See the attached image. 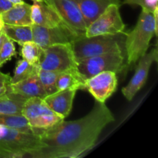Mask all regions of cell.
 <instances>
[{"instance_id":"obj_2","label":"cell","mask_w":158,"mask_h":158,"mask_svg":"<svg viewBox=\"0 0 158 158\" xmlns=\"http://www.w3.org/2000/svg\"><path fill=\"white\" fill-rule=\"evenodd\" d=\"M158 10L154 12L142 9L137 24L126 34L124 42L127 65L135 64L148 51L151 40L157 35Z\"/></svg>"},{"instance_id":"obj_24","label":"cell","mask_w":158,"mask_h":158,"mask_svg":"<svg viewBox=\"0 0 158 158\" xmlns=\"http://www.w3.org/2000/svg\"><path fill=\"white\" fill-rule=\"evenodd\" d=\"M59 73L50 70H45L39 67L38 77L42 86L46 92V96L56 93L57 91L56 82Z\"/></svg>"},{"instance_id":"obj_19","label":"cell","mask_w":158,"mask_h":158,"mask_svg":"<svg viewBox=\"0 0 158 158\" xmlns=\"http://www.w3.org/2000/svg\"><path fill=\"white\" fill-rule=\"evenodd\" d=\"M57 91L66 89H86L85 80L79 74L77 69L59 73L56 82Z\"/></svg>"},{"instance_id":"obj_17","label":"cell","mask_w":158,"mask_h":158,"mask_svg":"<svg viewBox=\"0 0 158 158\" xmlns=\"http://www.w3.org/2000/svg\"><path fill=\"white\" fill-rule=\"evenodd\" d=\"M5 24L13 26H32L31 6L26 2L15 4L1 15Z\"/></svg>"},{"instance_id":"obj_18","label":"cell","mask_w":158,"mask_h":158,"mask_svg":"<svg viewBox=\"0 0 158 158\" xmlns=\"http://www.w3.org/2000/svg\"><path fill=\"white\" fill-rule=\"evenodd\" d=\"M27 98L9 92L0 97V114L5 115H22V110Z\"/></svg>"},{"instance_id":"obj_15","label":"cell","mask_w":158,"mask_h":158,"mask_svg":"<svg viewBox=\"0 0 158 158\" xmlns=\"http://www.w3.org/2000/svg\"><path fill=\"white\" fill-rule=\"evenodd\" d=\"M7 91L19 94L27 99L31 97H40L43 99L46 96L39 79L38 71L21 81L10 83Z\"/></svg>"},{"instance_id":"obj_6","label":"cell","mask_w":158,"mask_h":158,"mask_svg":"<svg viewBox=\"0 0 158 158\" xmlns=\"http://www.w3.org/2000/svg\"><path fill=\"white\" fill-rule=\"evenodd\" d=\"M22 115L37 135L40 131L49 129L64 120L53 112L40 97L28 98L23 105Z\"/></svg>"},{"instance_id":"obj_13","label":"cell","mask_w":158,"mask_h":158,"mask_svg":"<svg viewBox=\"0 0 158 158\" xmlns=\"http://www.w3.org/2000/svg\"><path fill=\"white\" fill-rule=\"evenodd\" d=\"M31 17L33 24L43 27H53L64 23L56 10L43 1H33L31 6Z\"/></svg>"},{"instance_id":"obj_11","label":"cell","mask_w":158,"mask_h":158,"mask_svg":"<svg viewBox=\"0 0 158 158\" xmlns=\"http://www.w3.org/2000/svg\"><path fill=\"white\" fill-rule=\"evenodd\" d=\"M157 49L154 48L139 59L134 75L129 83L122 89V94L127 100H132L138 91L144 86L153 63L157 61Z\"/></svg>"},{"instance_id":"obj_28","label":"cell","mask_w":158,"mask_h":158,"mask_svg":"<svg viewBox=\"0 0 158 158\" xmlns=\"http://www.w3.org/2000/svg\"><path fill=\"white\" fill-rule=\"evenodd\" d=\"M143 0H124V4L132 5V6H141Z\"/></svg>"},{"instance_id":"obj_29","label":"cell","mask_w":158,"mask_h":158,"mask_svg":"<svg viewBox=\"0 0 158 158\" xmlns=\"http://www.w3.org/2000/svg\"><path fill=\"white\" fill-rule=\"evenodd\" d=\"M9 1L11 2L12 3L13 5H15V4H19V3H22L23 2V0H9Z\"/></svg>"},{"instance_id":"obj_16","label":"cell","mask_w":158,"mask_h":158,"mask_svg":"<svg viewBox=\"0 0 158 158\" xmlns=\"http://www.w3.org/2000/svg\"><path fill=\"white\" fill-rule=\"evenodd\" d=\"M80 9L86 27L110 5H120V0H73Z\"/></svg>"},{"instance_id":"obj_23","label":"cell","mask_w":158,"mask_h":158,"mask_svg":"<svg viewBox=\"0 0 158 158\" xmlns=\"http://www.w3.org/2000/svg\"><path fill=\"white\" fill-rule=\"evenodd\" d=\"M20 56L23 60H26L29 63L38 65L40 60L41 48L33 41H28L20 45Z\"/></svg>"},{"instance_id":"obj_8","label":"cell","mask_w":158,"mask_h":158,"mask_svg":"<svg viewBox=\"0 0 158 158\" xmlns=\"http://www.w3.org/2000/svg\"><path fill=\"white\" fill-rule=\"evenodd\" d=\"M118 4H111L94 19L85 31L87 37L96 35H117L123 32L125 24L122 19Z\"/></svg>"},{"instance_id":"obj_1","label":"cell","mask_w":158,"mask_h":158,"mask_svg":"<svg viewBox=\"0 0 158 158\" xmlns=\"http://www.w3.org/2000/svg\"><path fill=\"white\" fill-rule=\"evenodd\" d=\"M114 117L105 103L96 101L92 110L78 120H64L39 133L42 146L26 157L76 158L90 150Z\"/></svg>"},{"instance_id":"obj_12","label":"cell","mask_w":158,"mask_h":158,"mask_svg":"<svg viewBox=\"0 0 158 158\" xmlns=\"http://www.w3.org/2000/svg\"><path fill=\"white\" fill-rule=\"evenodd\" d=\"M63 21L79 34H84L86 25L77 5L73 0H47Z\"/></svg>"},{"instance_id":"obj_26","label":"cell","mask_w":158,"mask_h":158,"mask_svg":"<svg viewBox=\"0 0 158 158\" xmlns=\"http://www.w3.org/2000/svg\"><path fill=\"white\" fill-rule=\"evenodd\" d=\"M11 77L9 74L3 73L0 71V97L6 94L9 85L11 83Z\"/></svg>"},{"instance_id":"obj_7","label":"cell","mask_w":158,"mask_h":158,"mask_svg":"<svg viewBox=\"0 0 158 158\" xmlns=\"http://www.w3.org/2000/svg\"><path fill=\"white\" fill-rule=\"evenodd\" d=\"M38 66L42 69L56 73L77 69L72 44H55L41 48Z\"/></svg>"},{"instance_id":"obj_14","label":"cell","mask_w":158,"mask_h":158,"mask_svg":"<svg viewBox=\"0 0 158 158\" xmlns=\"http://www.w3.org/2000/svg\"><path fill=\"white\" fill-rule=\"evenodd\" d=\"M77 90L75 89L56 91V93L46 96L43 100L53 112L62 118L65 119L69 116L72 110Z\"/></svg>"},{"instance_id":"obj_30","label":"cell","mask_w":158,"mask_h":158,"mask_svg":"<svg viewBox=\"0 0 158 158\" xmlns=\"http://www.w3.org/2000/svg\"><path fill=\"white\" fill-rule=\"evenodd\" d=\"M4 25H5L4 22H3L2 19L1 15H0V31H2V29H3V26H4Z\"/></svg>"},{"instance_id":"obj_9","label":"cell","mask_w":158,"mask_h":158,"mask_svg":"<svg viewBox=\"0 0 158 158\" xmlns=\"http://www.w3.org/2000/svg\"><path fill=\"white\" fill-rule=\"evenodd\" d=\"M32 40L42 49L55 44L72 43L76 37L80 35L65 23L53 27H43L32 24Z\"/></svg>"},{"instance_id":"obj_22","label":"cell","mask_w":158,"mask_h":158,"mask_svg":"<svg viewBox=\"0 0 158 158\" xmlns=\"http://www.w3.org/2000/svg\"><path fill=\"white\" fill-rule=\"evenodd\" d=\"M39 69L38 65L29 63L25 60H19L17 61L16 66L14 69L13 77L11 78V83H15L19 81L28 78Z\"/></svg>"},{"instance_id":"obj_4","label":"cell","mask_w":158,"mask_h":158,"mask_svg":"<svg viewBox=\"0 0 158 158\" xmlns=\"http://www.w3.org/2000/svg\"><path fill=\"white\" fill-rule=\"evenodd\" d=\"M119 35L87 37L85 34H80L71 43L76 60L78 62L113 50L123 49L120 44Z\"/></svg>"},{"instance_id":"obj_21","label":"cell","mask_w":158,"mask_h":158,"mask_svg":"<svg viewBox=\"0 0 158 158\" xmlns=\"http://www.w3.org/2000/svg\"><path fill=\"white\" fill-rule=\"evenodd\" d=\"M0 125L14 128L20 131L34 134L26 119L23 115H5L0 114Z\"/></svg>"},{"instance_id":"obj_3","label":"cell","mask_w":158,"mask_h":158,"mask_svg":"<svg viewBox=\"0 0 158 158\" xmlns=\"http://www.w3.org/2000/svg\"><path fill=\"white\" fill-rule=\"evenodd\" d=\"M41 146V140L37 134L0 125V157H26Z\"/></svg>"},{"instance_id":"obj_25","label":"cell","mask_w":158,"mask_h":158,"mask_svg":"<svg viewBox=\"0 0 158 158\" xmlns=\"http://www.w3.org/2000/svg\"><path fill=\"white\" fill-rule=\"evenodd\" d=\"M15 55L16 51L14 42L8 38L2 31L0 43V67L2 66L6 62L9 61Z\"/></svg>"},{"instance_id":"obj_27","label":"cell","mask_w":158,"mask_h":158,"mask_svg":"<svg viewBox=\"0 0 158 158\" xmlns=\"http://www.w3.org/2000/svg\"><path fill=\"white\" fill-rule=\"evenodd\" d=\"M13 4L9 0H0V15L10 8L12 7Z\"/></svg>"},{"instance_id":"obj_10","label":"cell","mask_w":158,"mask_h":158,"mask_svg":"<svg viewBox=\"0 0 158 158\" xmlns=\"http://www.w3.org/2000/svg\"><path fill=\"white\" fill-rule=\"evenodd\" d=\"M117 84V73L113 71H103L85 80L86 89L100 103L106 102L116 91Z\"/></svg>"},{"instance_id":"obj_5","label":"cell","mask_w":158,"mask_h":158,"mask_svg":"<svg viewBox=\"0 0 158 158\" xmlns=\"http://www.w3.org/2000/svg\"><path fill=\"white\" fill-rule=\"evenodd\" d=\"M126 66L123 49H119L78 61L77 69L83 80H86L103 71L121 73Z\"/></svg>"},{"instance_id":"obj_31","label":"cell","mask_w":158,"mask_h":158,"mask_svg":"<svg viewBox=\"0 0 158 158\" xmlns=\"http://www.w3.org/2000/svg\"><path fill=\"white\" fill-rule=\"evenodd\" d=\"M32 1H43V2H47V0H32Z\"/></svg>"},{"instance_id":"obj_32","label":"cell","mask_w":158,"mask_h":158,"mask_svg":"<svg viewBox=\"0 0 158 158\" xmlns=\"http://www.w3.org/2000/svg\"><path fill=\"white\" fill-rule=\"evenodd\" d=\"M2 30L0 31V43H1V36H2Z\"/></svg>"},{"instance_id":"obj_20","label":"cell","mask_w":158,"mask_h":158,"mask_svg":"<svg viewBox=\"0 0 158 158\" xmlns=\"http://www.w3.org/2000/svg\"><path fill=\"white\" fill-rule=\"evenodd\" d=\"M2 31L8 38L19 45L25 42L32 40V26H13L5 24Z\"/></svg>"}]
</instances>
